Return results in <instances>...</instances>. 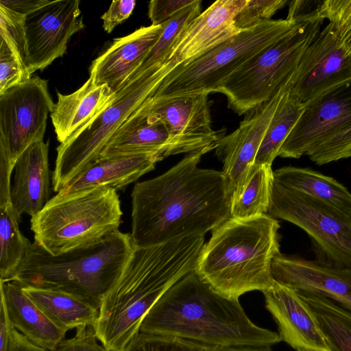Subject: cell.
I'll use <instances>...</instances> for the list:
<instances>
[{
  "label": "cell",
  "mask_w": 351,
  "mask_h": 351,
  "mask_svg": "<svg viewBox=\"0 0 351 351\" xmlns=\"http://www.w3.org/2000/svg\"><path fill=\"white\" fill-rule=\"evenodd\" d=\"M217 351H273L271 346H239L218 347Z\"/></svg>",
  "instance_id": "bcb514c9"
},
{
  "label": "cell",
  "mask_w": 351,
  "mask_h": 351,
  "mask_svg": "<svg viewBox=\"0 0 351 351\" xmlns=\"http://www.w3.org/2000/svg\"><path fill=\"white\" fill-rule=\"evenodd\" d=\"M201 10L202 1L195 0L162 24L163 29L160 38L134 73H139L156 65L168 62L175 41L186 27L202 13Z\"/></svg>",
  "instance_id": "1f68e13d"
},
{
  "label": "cell",
  "mask_w": 351,
  "mask_h": 351,
  "mask_svg": "<svg viewBox=\"0 0 351 351\" xmlns=\"http://www.w3.org/2000/svg\"><path fill=\"white\" fill-rule=\"evenodd\" d=\"M117 191L100 186L64 196L56 195L30 227L34 242L51 255L95 243L119 230L122 217Z\"/></svg>",
  "instance_id": "8992f818"
},
{
  "label": "cell",
  "mask_w": 351,
  "mask_h": 351,
  "mask_svg": "<svg viewBox=\"0 0 351 351\" xmlns=\"http://www.w3.org/2000/svg\"><path fill=\"white\" fill-rule=\"evenodd\" d=\"M351 79V53L328 23L304 52L290 93L304 105Z\"/></svg>",
  "instance_id": "9a60e30c"
},
{
  "label": "cell",
  "mask_w": 351,
  "mask_h": 351,
  "mask_svg": "<svg viewBox=\"0 0 351 351\" xmlns=\"http://www.w3.org/2000/svg\"><path fill=\"white\" fill-rule=\"evenodd\" d=\"M12 324L5 306L0 301V351H8Z\"/></svg>",
  "instance_id": "f6af8a7d"
},
{
  "label": "cell",
  "mask_w": 351,
  "mask_h": 351,
  "mask_svg": "<svg viewBox=\"0 0 351 351\" xmlns=\"http://www.w3.org/2000/svg\"><path fill=\"white\" fill-rule=\"evenodd\" d=\"M48 0H0L8 8L23 14H29L49 3Z\"/></svg>",
  "instance_id": "7bdbcfd3"
},
{
  "label": "cell",
  "mask_w": 351,
  "mask_h": 351,
  "mask_svg": "<svg viewBox=\"0 0 351 351\" xmlns=\"http://www.w3.org/2000/svg\"><path fill=\"white\" fill-rule=\"evenodd\" d=\"M162 29V25H151L114 39L91 63L89 77L95 85L107 84L114 93L117 92L142 64L160 38Z\"/></svg>",
  "instance_id": "ffe728a7"
},
{
  "label": "cell",
  "mask_w": 351,
  "mask_h": 351,
  "mask_svg": "<svg viewBox=\"0 0 351 351\" xmlns=\"http://www.w3.org/2000/svg\"><path fill=\"white\" fill-rule=\"evenodd\" d=\"M78 0L50 1L27 14L25 32L30 75L66 51L69 40L84 27Z\"/></svg>",
  "instance_id": "2e32d148"
},
{
  "label": "cell",
  "mask_w": 351,
  "mask_h": 351,
  "mask_svg": "<svg viewBox=\"0 0 351 351\" xmlns=\"http://www.w3.org/2000/svg\"><path fill=\"white\" fill-rule=\"evenodd\" d=\"M322 25H297L236 71L218 92L226 97L228 108L242 115L269 100L294 74Z\"/></svg>",
  "instance_id": "9c48e42d"
},
{
  "label": "cell",
  "mask_w": 351,
  "mask_h": 351,
  "mask_svg": "<svg viewBox=\"0 0 351 351\" xmlns=\"http://www.w3.org/2000/svg\"><path fill=\"white\" fill-rule=\"evenodd\" d=\"M0 301L12 326L31 342L47 351L65 339L66 330L54 324L16 281L0 282Z\"/></svg>",
  "instance_id": "cb8c5ba5"
},
{
  "label": "cell",
  "mask_w": 351,
  "mask_h": 351,
  "mask_svg": "<svg viewBox=\"0 0 351 351\" xmlns=\"http://www.w3.org/2000/svg\"><path fill=\"white\" fill-rule=\"evenodd\" d=\"M299 293L315 313L330 351H351V311L329 298Z\"/></svg>",
  "instance_id": "f1b7e54d"
},
{
  "label": "cell",
  "mask_w": 351,
  "mask_h": 351,
  "mask_svg": "<svg viewBox=\"0 0 351 351\" xmlns=\"http://www.w3.org/2000/svg\"><path fill=\"white\" fill-rule=\"evenodd\" d=\"M274 182L271 166L254 164L231 202L230 217L245 219L267 214Z\"/></svg>",
  "instance_id": "83f0119b"
},
{
  "label": "cell",
  "mask_w": 351,
  "mask_h": 351,
  "mask_svg": "<svg viewBox=\"0 0 351 351\" xmlns=\"http://www.w3.org/2000/svg\"><path fill=\"white\" fill-rule=\"evenodd\" d=\"M271 270L278 282L329 298L351 311V267H328L279 254L273 260Z\"/></svg>",
  "instance_id": "ac0fdd59"
},
{
  "label": "cell",
  "mask_w": 351,
  "mask_h": 351,
  "mask_svg": "<svg viewBox=\"0 0 351 351\" xmlns=\"http://www.w3.org/2000/svg\"><path fill=\"white\" fill-rule=\"evenodd\" d=\"M49 146L44 140L32 144L14 165L10 202L21 220L23 214L36 215L51 199Z\"/></svg>",
  "instance_id": "44dd1931"
},
{
  "label": "cell",
  "mask_w": 351,
  "mask_h": 351,
  "mask_svg": "<svg viewBox=\"0 0 351 351\" xmlns=\"http://www.w3.org/2000/svg\"><path fill=\"white\" fill-rule=\"evenodd\" d=\"M53 103L47 81L39 77L0 95V165L14 169L19 156L43 140Z\"/></svg>",
  "instance_id": "8fae6325"
},
{
  "label": "cell",
  "mask_w": 351,
  "mask_h": 351,
  "mask_svg": "<svg viewBox=\"0 0 351 351\" xmlns=\"http://www.w3.org/2000/svg\"><path fill=\"white\" fill-rule=\"evenodd\" d=\"M135 5V0L113 1L108 10L101 16L104 30L111 33L116 26L129 18Z\"/></svg>",
  "instance_id": "b9f144b4"
},
{
  "label": "cell",
  "mask_w": 351,
  "mask_h": 351,
  "mask_svg": "<svg viewBox=\"0 0 351 351\" xmlns=\"http://www.w3.org/2000/svg\"><path fill=\"white\" fill-rule=\"evenodd\" d=\"M114 93L107 84L97 86L91 78L69 95L58 93L51 112L57 139L64 143L75 132L102 110Z\"/></svg>",
  "instance_id": "d4e9b609"
},
{
  "label": "cell",
  "mask_w": 351,
  "mask_h": 351,
  "mask_svg": "<svg viewBox=\"0 0 351 351\" xmlns=\"http://www.w3.org/2000/svg\"><path fill=\"white\" fill-rule=\"evenodd\" d=\"M322 14L351 53V0H325Z\"/></svg>",
  "instance_id": "8d00e7d4"
},
{
  "label": "cell",
  "mask_w": 351,
  "mask_h": 351,
  "mask_svg": "<svg viewBox=\"0 0 351 351\" xmlns=\"http://www.w3.org/2000/svg\"><path fill=\"white\" fill-rule=\"evenodd\" d=\"M293 76L267 101L247 113L239 127L224 135L215 149L223 163L226 191L230 202L243 186L254 164L260 145L283 98L289 91Z\"/></svg>",
  "instance_id": "7c38bea8"
},
{
  "label": "cell",
  "mask_w": 351,
  "mask_h": 351,
  "mask_svg": "<svg viewBox=\"0 0 351 351\" xmlns=\"http://www.w3.org/2000/svg\"><path fill=\"white\" fill-rule=\"evenodd\" d=\"M267 215L308 235L318 263L351 267V219L332 206L274 182Z\"/></svg>",
  "instance_id": "30bf717a"
},
{
  "label": "cell",
  "mask_w": 351,
  "mask_h": 351,
  "mask_svg": "<svg viewBox=\"0 0 351 351\" xmlns=\"http://www.w3.org/2000/svg\"><path fill=\"white\" fill-rule=\"evenodd\" d=\"M351 127V79L304 104V111L281 146L278 156L300 158Z\"/></svg>",
  "instance_id": "5bb4252c"
},
{
  "label": "cell",
  "mask_w": 351,
  "mask_h": 351,
  "mask_svg": "<svg viewBox=\"0 0 351 351\" xmlns=\"http://www.w3.org/2000/svg\"><path fill=\"white\" fill-rule=\"evenodd\" d=\"M20 221L11 204L0 207V282L13 280L32 243L21 233Z\"/></svg>",
  "instance_id": "f546056e"
},
{
  "label": "cell",
  "mask_w": 351,
  "mask_h": 351,
  "mask_svg": "<svg viewBox=\"0 0 351 351\" xmlns=\"http://www.w3.org/2000/svg\"><path fill=\"white\" fill-rule=\"evenodd\" d=\"M134 247L130 234L119 230L90 245L58 255L50 254L34 242L12 281L23 287L67 291L100 304Z\"/></svg>",
  "instance_id": "5b68a950"
},
{
  "label": "cell",
  "mask_w": 351,
  "mask_h": 351,
  "mask_svg": "<svg viewBox=\"0 0 351 351\" xmlns=\"http://www.w3.org/2000/svg\"><path fill=\"white\" fill-rule=\"evenodd\" d=\"M23 290L54 324L66 331L94 327L97 322L99 304L91 298L54 288L26 286Z\"/></svg>",
  "instance_id": "484cf974"
},
{
  "label": "cell",
  "mask_w": 351,
  "mask_h": 351,
  "mask_svg": "<svg viewBox=\"0 0 351 351\" xmlns=\"http://www.w3.org/2000/svg\"><path fill=\"white\" fill-rule=\"evenodd\" d=\"M204 235L134 247L121 275L103 296L94 326L108 351H124L145 316L176 282L195 269Z\"/></svg>",
  "instance_id": "7a4b0ae2"
},
{
  "label": "cell",
  "mask_w": 351,
  "mask_h": 351,
  "mask_svg": "<svg viewBox=\"0 0 351 351\" xmlns=\"http://www.w3.org/2000/svg\"><path fill=\"white\" fill-rule=\"evenodd\" d=\"M31 77L10 50L0 44V95Z\"/></svg>",
  "instance_id": "74e56055"
},
{
  "label": "cell",
  "mask_w": 351,
  "mask_h": 351,
  "mask_svg": "<svg viewBox=\"0 0 351 351\" xmlns=\"http://www.w3.org/2000/svg\"><path fill=\"white\" fill-rule=\"evenodd\" d=\"M300 351H303V350H300Z\"/></svg>",
  "instance_id": "c3c4849f"
},
{
  "label": "cell",
  "mask_w": 351,
  "mask_h": 351,
  "mask_svg": "<svg viewBox=\"0 0 351 351\" xmlns=\"http://www.w3.org/2000/svg\"><path fill=\"white\" fill-rule=\"evenodd\" d=\"M171 62L134 73L114 93L106 107L57 147L51 184L58 193L99 157L103 147L128 118L152 99L167 75Z\"/></svg>",
  "instance_id": "52a82bcc"
},
{
  "label": "cell",
  "mask_w": 351,
  "mask_h": 351,
  "mask_svg": "<svg viewBox=\"0 0 351 351\" xmlns=\"http://www.w3.org/2000/svg\"><path fill=\"white\" fill-rule=\"evenodd\" d=\"M349 215H350V219H351V213H350Z\"/></svg>",
  "instance_id": "7dc6e473"
},
{
  "label": "cell",
  "mask_w": 351,
  "mask_h": 351,
  "mask_svg": "<svg viewBox=\"0 0 351 351\" xmlns=\"http://www.w3.org/2000/svg\"><path fill=\"white\" fill-rule=\"evenodd\" d=\"M204 154H187L167 171L134 186L130 236L134 247L204 235L230 217L222 171L199 168Z\"/></svg>",
  "instance_id": "6da1fadb"
},
{
  "label": "cell",
  "mask_w": 351,
  "mask_h": 351,
  "mask_svg": "<svg viewBox=\"0 0 351 351\" xmlns=\"http://www.w3.org/2000/svg\"><path fill=\"white\" fill-rule=\"evenodd\" d=\"M280 227L278 220L267 214L245 219L230 217L212 230L195 272L228 298L264 291L275 281L271 266L280 254Z\"/></svg>",
  "instance_id": "277c9868"
},
{
  "label": "cell",
  "mask_w": 351,
  "mask_h": 351,
  "mask_svg": "<svg viewBox=\"0 0 351 351\" xmlns=\"http://www.w3.org/2000/svg\"><path fill=\"white\" fill-rule=\"evenodd\" d=\"M26 16V14L15 12L0 4V44L6 46L23 66L28 71Z\"/></svg>",
  "instance_id": "d6a6232c"
},
{
  "label": "cell",
  "mask_w": 351,
  "mask_h": 351,
  "mask_svg": "<svg viewBox=\"0 0 351 351\" xmlns=\"http://www.w3.org/2000/svg\"><path fill=\"white\" fill-rule=\"evenodd\" d=\"M139 332L215 347L273 346L278 333L256 325L239 299L215 291L193 271L173 285L145 316Z\"/></svg>",
  "instance_id": "3957f363"
},
{
  "label": "cell",
  "mask_w": 351,
  "mask_h": 351,
  "mask_svg": "<svg viewBox=\"0 0 351 351\" xmlns=\"http://www.w3.org/2000/svg\"><path fill=\"white\" fill-rule=\"evenodd\" d=\"M149 100L122 124L104 145L97 159L154 153L167 157L168 128L161 119L149 112Z\"/></svg>",
  "instance_id": "7402d4cb"
},
{
  "label": "cell",
  "mask_w": 351,
  "mask_h": 351,
  "mask_svg": "<svg viewBox=\"0 0 351 351\" xmlns=\"http://www.w3.org/2000/svg\"><path fill=\"white\" fill-rule=\"evenodd\" d=\"M263 293L282 341L296 351H330L315 313L299 291L275 280Z\"/></svg>",
  "instance_id": "e0dca14e"
},
{
  "label": "cell",
  "mask_w": 351,
  "mask_h": 351,
  "mask_svg": "<svg viewBox=\"0 0 351 351\" xmlns=\"http://www.w3.org/2000/svg\"><path fill=\"white\" fill-rule=\"evenodd\" d=\"M247 0H218L194 19L175 41L168 61L175 66L195 58L241 31L234 18Z\"/></svg>",
  "instance_id": "d6986e66"
},
{
  "label": "cell",
  "mask_w": 351,
  "mask_h": 351,
  "mask_svg": "<svg viewBox=\"0 0 351 351\" xmlns=\"http://www.w3.org/2000/svg\"><path fill=\"white\" fill-rule=\"evenodd\" d=\"M8 351H47L31 342L12 326Z\"/></svg>",
  "instance_id": "ee69618b"
},
{
  "label": "cell",
  "mask_w": 351,
  "mask_h": 351,
  "mask_svg": "<svg viewBox=\"0 0 351 351\" xmlns=\"http://www.w3.org/2000/svg\"><path fill=\"white\" fill-rule=\"evenodd\" d=\"M208 95H193L148 102L149 112L167 125L169 138L167 157L215 149L225 131L212 128Z\"/></svg>",
  "instance_id": "4fadbf2b"
},
{
  "label": "cell",
  "mask_w": 351,
  "mask_h": 351,
  "mask_svg": "<svg viewBox=\"0 0 351 351\" xmlns=\"http://www.w3.org/2000/svg\"><path fill=\"white\" fill-rule=\"evenodd\" d=\"M325 0H294L289 1L287 20L296 25L323 23L322 6Z\"/></svg>",
  "instance_id": "f35d334b"
},
{
  "label": "cell",
  "mask_w": 351,
  "mask_h": 351,
  "mask_svg": "<svg viewBox=\"0 0 351 351\" xmlns=\"http://www.w3.org/2000/svg\"><path fill=\"white\" fill-rule=\"evenodd\" d=\"M287 0H247L234 18V25L240 31L252 28L271 20V16L284 8Z\"/></svg>",
  "instance_id": "e575fe53"
},
{
  "label": "cell",
  "mask_w": 351,
  "mask_h": 351,
  "mask_svg": "<svg viewBox=\"0 0 351 351\" xmlns=\"http://www.w3.org/2000/svg\"><path fill=\"white\" fill-rule=\"evenodd\" d=\"M52 351H108L96 337L94 327L84 326L76 329L75 335L63 340Z\"/></svg>",
  "instance_id": "ab89813d"
},
{
  "label": "cell",
  "mask_w": 351,
  "mask_h": 351,
  "mask_svg": "<svg viewBox=\"0 0 351 351\" xmlns=\"http://www.w3.org/2000/svg\"><path fill=\"white\" fill-rule=\"evenodd\" d=\"M296 26L287 19H271L241 31L201 56L173 68L152 100L218 93L236 71Z\"/></svg>",
  "instance_id": "ba28073f"
},
{
  "label": "cell",
  "mask_w": 351,
  "mask_h": 351,
  "mask_svg": "<svg viewBox=\"0 0 351 351\" xmlns=\"http://www.w3.org/2000/svg\"><path fill=\"white\" fill-rule=\"evenodd\" d=\"M306 155L318 165L350 158L351 127L315 147Z\"/></svg>",
  "instance_id": "d590c367"
},
{
  "label": "cell",
  "mask_w": 351,
  "mask_h": 351,
  "mask_svg": "<svg viewBox=\"0 0 351 351\" xmlns=\"http://www.w3.org/2000/svg\"><path fill=\"white\" fill-rule=\"evenodd\" d=\"M217 348L180 338L139 332L124 351H217Z\"/></svg>",
  "instance_id": "836d02e7"
},
{
  "label": "cell",
  "mask_w": 351,
  "mask_h": 351,
  "mask_svg": "<svg viewBox=\"0 0 351 351\" xmlns=\"http://www.w3.org/2000/svg\"><path fill=\"white\" fill-rule=\"evenodd\" d=\"M304 109L289 91L283 98L266 132L256 154L254 164L271 166L281 146L294 128Z\"/></svg>",
  "instance_id": "4dcf8cb0"
},
{
  "label": "cell",
  "mask_w": 351,
  "mask_h": 351,
  "mask_svg": "<svg viewBox=\"0 0 351 351\" xmlns=\"http://www.w3.org/2000/svg\"><path fill=\"white\" fill-rule=\"evenodd\" d=\"M163 158L154 153L97 159L56 195L64 196L100 186L122 190L153 170Z\"/></svg>",
  "instance_id": "603a6c76"
},
{
  "label": "cell",
  "mask_w": 351,
  "mask_h": 351,
  "mask_svg": "<svg viewBox=\"0 0 351 351\" xmlns=\"http://www.w3.org/2000/svg\"><path fill=\"white\" fill-rule=\"evenodd\" d=\"M195 0H152L148 5V16L152 25H160L173 18Z\"/></svg>",
  "instance_id": "60d3db41"
},
{
  "label": "cell",
  "mask_w": 351,
  "mask_h": 351,
  "mask_svg": "<svg viewBox=\"0 0 351 351\" xmlns=\"http://www.w3.org/2000/svg\"><path fill=\"white\" fill-rule=\"evenodd\" d=\"M274 180L280 185L318 199L350 215L351 193L335 178L308 168L283 167L274 171Z\"/></svg>",
  "instance_id": "4316f807"
}]
</instances>
